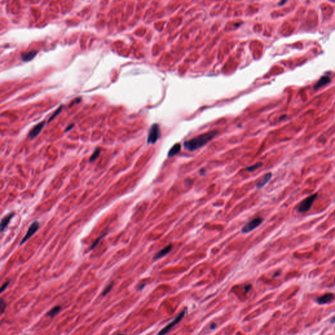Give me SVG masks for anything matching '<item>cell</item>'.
Listing matches in <instances>:
<instances>
[{"mask_svg":"<svg viewBox=\"0 0 335 335\" xmlns=\"http://www.w3.org/2000/svg\"><path fill=\"white\" fill-rule=\"evenodd\" d=\"M280 275V273H277V274H275V275H274V277H275V276H277V275Z\"/></svg>","mask_w":335,"mask_h":335,"instance_id":"d4e9b609","label":"cell"},{"mask_svg":"<svg viewBox=\"0 0 335 335\" xmlns=\"http://www.w3.org/2000/svg\"><path fill=\"white\" fill-rule=\"evenodd\" d=\"M217 134V132L215 130L210 131L209 132L203 134L202 135L197 136L192 140L187 141L184 143V147L187 150L192 151L198 149L201 147L205 145L206 143L210 142Z\"/></svg>","mask_w":335,"mask_h":335,"instance_id":"6da1fadb","label":"cell"},{"mask_svg":"<svg viewBox=\"0 0 335 335\" xmlns=\"http://www.w3.org/2000/svg\"><path fill=\"white\" fill-rule=\"evenodd\" d=\"M271 177H272L271 173H266L265 175H264V176L262 177V178L259 180L258 183H257V188H261V187H264L266 184L268 182V181L271 179Z\"/></svg>","mask_w":335,"mask_h":335,"instance_id":"4fadbf2b","label":"cell"},{"mask_svg":"<svg viewBox=\"0 0 335 335\" xmlns=\"http://www.w3.org/2000/svg\"><path fill=\"white\" fill-rule=\"evenodd\" d=\"M107 230H106V231H104L103 233H101V235L99 236V237H98V238L96 239V240H95V241L93 242V244L91 245L90 248V250H92V249H93L95 247H96V246L98 244V243H99V242H100L101 239H102V238L104 237V236L107 234Z\"/></svg>","mask_w":335,"mask_h":335,"instance_id":"2e32d148","label":"cell"},{"mask_svg":"<svg viewBox=\"0 0 335 335\" xmlns=\"http://www.w3.org/2000/svg\"><path fill=\"white\" fill-rule=\"evenodd\" d=\"M9 283H10V281H8L5 282V283L2 285L1 287V291H0V292H1V293H3V292L6 289L8 285H9Z\"/></svg>","mask_w":335,"mask_h":335,"instance_id":"7402d4cb","label":"cell"},{"mask_svg":"<svg viewBox=\"0 0 335 335\" xmlns=\"http://www.w3.org/2000/svg\"><path fill=\"white\" fill-rule=\"evenodd\" d=\"M172 245L171 244L166 246L165 248L162 249V250H160V251L157 253L155 255V257H154V260H158L159 259H161L162 257H164V256H165L168 253H169L170 251L172 250Z\"/></svg>","mask_w":335,"mask_h":335,"instance_id":"30bf717a","label":"cell"},{"mask_svg":"<svg viewBox=\"0 0 335 335\" xmlns=\"http://www.w3.org/2000/svg\"><path fill=\"white\" fill-rule=\"evenodd\" d=\"M13 216H14V213H9V214L5 216L4 217H3L1 219V232L4 231V230L5 229L7 226V225H9V223H10V221H11V219L13 217Z\"/></svg>","mask_w":335,"mask_h":335,"instance_id":"8fae6325","label":"cell"},{"mask_svg":"<svg viewBox=\"0 0 335 335\" xmlns=\"http://www.w3.org/2000/svg\"><path fill=\"white\" fill-rule=\"evenodd\" d=\"M113 286V282H111V283L105 287V289H104V291H102V293H101V295L102 296H105V295H106L111 290V289H112Z\"/></svg>","mask_w":335,"mask_h":335,"instance_id":"ac0fdd59","label":"cell"},{"mask_svg":"<svg viewBox=\"0 0 335 335\" xmlns=\"http://www.w3.org/2000/svg\"><path fill=\"white\" fill-rule=\"evenodd\" d=\"M45 124V121H43V122L39 123L38 124H37V125L35 126L34 127V129H33L30 131V132H29V137H30L31 139H33V138H34L35 137L37 136L38 134L40 133L41 131L42 130L43 128L44 127Z\"/></svg>","mask_w":335,"mask_h":335,"instance_id":"ba28073f","label":"cell"},{"mask_svg":"<svg viewBox=\"0 0 335 335\" xmlns=\"http://www.w3.org/2000/svg\"><path fill=\"white\" fill-rule=\"evenodd\" d=\"M6 306L7 304L5 303V301L3 300V298H1V299H0V312H1V314L4 312Z\"/></svg>","mask_w":335,"mask_h":335,"instance_id":"ffe728a7","label":"cell"},{"mask_svg":"<svg viewBox=\"0 0 335 335\" xmlns=\"http://www.w3.org/2000/svg\"><path fill=\"white\" fill-rule=\"evenodd\" d=\"M100 153H101V149L100 148H96V149L94 151V152L93 153V155H92L90 159V161L93 162L94 160H96L98 157L100 156Z\"/></svg>","mask_w":335,"mask_h":335,"instance_id":"e0dca14e","label":"cell"},{"mask_svg":"<svg viewBox=\"0 0 335 335\" xmlns=\"http://www.w3.org/2000/svg\"><path fill=\"white\" fill-rule=\"evenodd\" d=\"M317 194H314V195L308 196L306 198L300 202L299 206H298V211H299V212L305 213L309 211L313 203L317 198Z\"/></svg>","mask_w":335,"mask_h":335,"instance_id":"7a4b0ae2","label":"cell"},{"mask_svg":"<svg viewBox=\"0 0 335 335\" xmlns=\"http://www.w3.org/2000/svg\"><path fill=\"white\" fill-rule=\"evenodd\" d=\"M185 310H184L178 315V316H177L175 318V319L173 320V321H172V322H171L170 323H169L165 328H163V329L159 333V334H165L168 333L169 331L171 329H172L174 326L176 325H177V323H179L180 321H181V320L183 319V317H184V316H185Z\"/></svg>","mask_w":335,"mask_h":335,"instance_id":"277c9868","label":"cell"},{"mask_svg":"<svg viewBox=\"0 0 335 335\" xmlns=\"http://www.w3.org/2000/svg\"><path fill=\"white\" fill-rule=\"evenodd\" d=\"M144 286H145V284H143V285H140V286L137 287V289H139V290H142V289H143V287Z\"/></svg>","mask_w":335,"mask_h":335,"instance_id":"603a6c76","label":"cell"},{"mask_svg":"<svg viewBox=\"0 0 335 335\" xmlns=\"http://www.w3.org/2000/svg\"><path fill=\"white\" fill-rule=\"evenodd\" d=\"M60 310H61V307L60 306H57L54 308H52V309L47 314V315L49 317H53L57 316V315L60 312Z\"/></svg>","mask_w":335,"mask_h":335,"instance_id":"9a60e30c","label":"cell"},{"mask_svg":"<svg viewBox=\"0 0 335 335\" xmlns=\"http://www.w3.org/2000/svg\"><path fill=\"white\" fill-rule=\"evenodd\" d=\"M262 164L261 163V162L257 163V164H255V165H253V166H250V167L246 169V170L249 171V172H253V171H255V170H257V168H259V167H261V166H262Z\"/></svg>","mask_w":335,"mask_h":335,"instance_id":"d6986e66","label":"cell"},{"mask_svg":"<svg viewBox=\"0 0 335 335\" xmlns=\"http://www.w3.org/2000/svg\"><path fill=\"white\" fill-rule=\"evenodd\" d=\"M262 221H263V219L261 217L254 219L253 220H252L251 221L247 223V224L242 228V232L244 233H248L249 232L252 231L253 229L258 227V226L261 224Z\"/></svg>","mask_w":335,"mask_h":335,"instance_id":"8992f818","label":"cell"},{"mask_svg":"<svg viewBox=\"0 0 335 335\" xmlns=\"http://www.w3.org/2000/svg\"><path fill=\"white\" fill-rule=\"evenodd\" d=\"M62 109V106H60V107H58V109H57V110H56V111H54V113L53 114H52V116L51 117L50 119H49V120H48V122H50V121H51V120L53 119H54V117H55L56 116H57L58 114H59V113H60V111H61Z\"/></svg>","mask_w":335,"mask_h":335,"instance_id":"44dd1931","label":"cell"},{"mask_svg":"<svg viewBox=\"0 0 335 335\" xmlns=\"http://www.w3.org/2000/svg\"><path fill=\"white\" fill-rule=\"evenodd\" d=\"M37 54V51H32L28 52H25L21 55L22 60L24 62H29L32 60V59L35 57Z\"/></svg>","mask_w":335,"mask_h":335,"instance_id":"7c38bea8","label":"cell"},{"mask_svg":"<svg viewBox=\"0 0 335 335\" xmlns=\"http://www.w3.org/2000/svg\"><path fill=\"white\" fill-rule=\"evenodd\" d=\"M160 136V128L157 124H154L151 127L148 137H147V143L153 144L156 142Z\"/></svg>","mask_w":335,"mask_h":335,"instance_id":"3957f363","label":"cell"},{"mask_svg":"<svg viewBox=\"0 0 335 335\" xmlns=\"http://www.w3.org/2000/svg\"><path fill=\"white\" fill-rule=\"evenodd\" d=\"M335 296L333 293H326L318 297L316 299V302L318 304H325L332 302Z\"/></svg>","mask_w":335,"mask_h":335,"instance_id":"52a82bcc","label":"cell"},{"mask_svg":"<svg viewBox=\"0 0 335 335\" xmlns=\"http://www.w3.org/2000/svg\"><path fill=\"white\" fill-rule=\"evenodd\" d=\"M331 82V79L327 77V76H323L320 78V79L317 82V83L314 85V89L315 90H318L320 89V88H321L322 87L325 86V85H327V84H329Z\"/></svg>","mask_w":335,"mask_h":335,"instance_id":"9c48e42d","label":"cell"},{"mask_svg":"<svg viewBox=\"0 0 335 335\" xmlns=\"http://www.w3.org/2000/svg\"><path fill=\"white\" fill-rule=\"evenodd\" d=\"M331 323H335V316H334V317H333L332 318V319H331Z\"/></svg>","mask_w":335,"mask_h":335,"instance_id":"cb8c5ba5","label":"cell"},{"mask_svg":"<svg viewBox=\"0 0 335 335\" xmlns=\"http://www.w3.org/2000/svg\"><path fill=\"white\" fill-rule=\"evenodd\" d=\"M39 223L38 221H35L32 224L30 225V226L29 227V228L28 230V232L26 234L24 238L22 239L21 242L20 243V245H22L23 244H24V243L26 241H28V239L30 238L37 231V230L39 229Z\"/></svg>","mask_w":335,"mask_h":335,"instance_id":"5b68a950","label":"cell"},{"mask_svg":"<svg viewBox=\"0 0 335 335\" xmlns=\"http://www.w3.org/2000/svg\"><path fill=\"white\" fill-rule=\"evenodd\" d=\"M180 150H181V145H180V144H179V143L175 144V145H174L169 151L168 156L169 157H172L173 156L176 155L177 154H178L179 153Z\"/></svg>","mask_w":335,"mask_h":335,"instance_id":"5bb4252c","label":"cell"}]
</instances>
